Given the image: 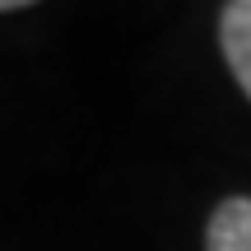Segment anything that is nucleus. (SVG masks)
<instances>
[{
  "mask_svg": "<svg viewBox=\"0 0 251 251\" xmlns=\"http://www.w3.org/2000/svg\"><path fill=\"white\" fill-rule=\"evenodd\" d=\"M205 251H251V196H228L224 205H214Z\"/></svg>",
  "mask_w": 251,
  "mask_h": 251,
  "instance_id": "nucleus-2",
  "label": "nucleus"
},
{
  "mask_svg": "<svg viewBox=\"0 0 251 251\" xmlns=\"http://www.w3.org/2000/svg\"><path fill=\"white\" fill-rule=\"evenodd\" d=\"M219 42L237 89L251 98V0H233L219 9Z\"/></svg>",
  "mask_w": 251,
  "mask_h": 251,
  "instance_id": "nucleus-1",
  "label": "nucleus"
},
{
  "mask_svg": "<svg viewBox=\"0 0 251 251\" xmlns=\"http://www.w3.org/2000/svg\"><path fill=\"white\" fill-rule=\"evenodd\" d=\"M5 9H19V0H0V14H5Z\"/></svg>",
  "mask_w": 251,
  "mask_h": 251,
  "instance_id": "nucleus-3",
  "label": "nucleus"
}]
</instances>
